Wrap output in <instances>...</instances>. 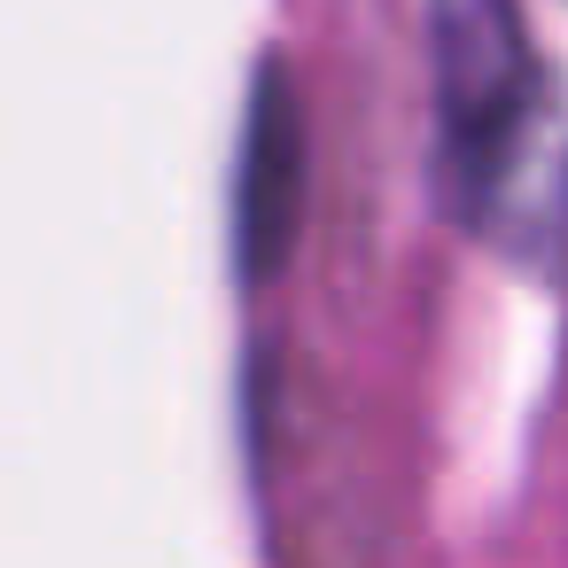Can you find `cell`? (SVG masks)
I'll return each instance as SVG.
<instances>
[{
    "instance_id": "1",
    "label": "cell",
    "mask_w": 568,
    "mask_h": 568,
    "mask_svg": "<svg viewBox=\"0 0 568 568\" xmlns=\"http://www.w3.org/2000/svg\"><path fill=\"white\" fill-rule=\"evenodd\" d=\"M436 164L452 211L506 257L568 242V110L521 24V0H428Z\"/></svg>"
},
{
    "instance_id": "2",
    "label": "cell",
    "mask_w": 568,
    "mask_h": 568,
    "mask_svg": "<svg viewBox=\"0 0 568 568\" xmlns=\"http://www.w3.org/2000/svg\"><path fill=\"white\" fill-rule=\"evenodd\" d=\"M296 219H304V118H296L288 71L257 63L250 118H242V156H234V265H242L250 288L288 265Z\"/></svg>"
}]
</instances>
